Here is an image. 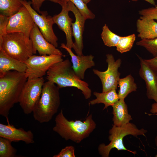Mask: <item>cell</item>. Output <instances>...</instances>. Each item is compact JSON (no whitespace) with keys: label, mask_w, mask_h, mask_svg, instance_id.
Wrapping results in <instances>:
<instances>
[{"label":"cell","mask_w":157,"mask_h":157,"mask_svg":"<svg viewBox=\"0 0 157 157\" xmlns=\"http://www.w3.org/2000/svg\"><path fill=\"white\" fill-rule=\"evenodd\" d=\"M106 62L108 63L107 69L101 71L93 69L94 74L97 76L101 81L102 92H106L113 89H117L121 74L118 71L120 67L122 60L119 58L116 60L112 54L106 55Z\"/></svg>","instance_id":"obj_10"},{"label":"cell","mask_w":157,"mask_h":157,"mask_svg":"<svg viewBox=\"0 0 157 157\" xmlns=\"http://www.w3.org/2000/svg\"><path fill=\"white\" fill-rule=\"evenodd\" d=\"M135 39V34L121 36L116 46L117 50L121 53L130 51L133 46Z\"/></svg>","instance_id":"obj_25"},{"label":"cell","mask_w":157,"mask_h":157,"mask_svg":"<svg viewBox=\"0 0 157 157\" xmlns=\"http://www.w3.org/2000/svg\"><path fill=\"white\" fill-rule=\"evenodd\" d=\"M23 5L28 9L35 24L37 26L45 39L56 47H58V38L54 32L53 26L54 24L52 17L48 15L46 11L38 13L31 6V1H22Z\"/></svg>","instance_id":"obj_9"},{"label":"cell","mask_w":157,"mask_h":157,"mask_svg":"<svg viewBox=\"0 0 157 157\" xmlns=\"http://www.w3.org/2000/svg\"><path fill=\"white\" fill-rule=\"evenodd\" d=\"M67 3H63L61 6L62 9L60 12L54 15L53 19L54 23L56 24L60 29L65 33L66 35V43L67 47L74 49L75 46L72 40V24L73 19L69 15Z\"/></svg>","instance_id":"obj_16"},{"label":"cell","mask_w":157,"mask_h":157,"mask_svg":"<svg viewBox=\"0 0 157 157\" xmlns=\"http://www.w3.org/2000/svg\"><path fill=\"white\" fill-rule=\"evenodd\" d=\"M60 47L65 49L71 56L72 67L76 74L81 79H83L86 71L95 65L93 60L94 56L92 55H76L72 52L71 49L67 47L63 43L61 44Z\"/></svg>","instance_id":"obj_17"},{"label":"cell","mask_w":157,"mask_h":157,"mask_svg":"<svg viewBox=\"0 0 157 157\" xmlns=\"http://www.w3.org/2000/svg\"><path fill=\"white\" fill-rule=\"evenodd\" d=\"M59 89L52 82L47 81L44 83L32 112L35 120L40 123L48 122L57 112L60 105Z\"/></svg>","instance_id":"obj_4"},{"label":"cell","mask_w":157,"mask_h":157,"mask_svg":"<svg viewBox=\"0 0 157 157\" xmlns=\"http://www.w3.org/2000/svg\"><path fill=\"white\" fill-rule=\"evenodd\" d=\"M116 90L115 89H113L108 91L102 92L101 93L94 92L93 94L95 96L96 98L91 100L90 101V104L91 105H94L103 103L105 105L103 109L107 108L109 106H112L119 99Z\"/></svg>","instance_id":"obj_21"},{"label":"cell","mask_w":157,"mask_h":157,"mask_svg":"<svg viewBox=\"0 0 157 157\" xmlns=\"http://www.w3.org/2000/svg\"><path fill=\"white\" fill-rule=\"evenodd\" d=\"M144 60L152 69L157 71V56L151 59H144Z\"/></svg>","instance_id":"obj_33"},{"label":"cell","mask_w":157,"mask_h":157,"mask_svg":"<svg viewBox=\"0 0 157 157\" xmlns=\"http://www.w3.org/2000/svg\"><path fill=\"white\" fill-rule=\"evenodd\" d=\"M29 38L32 42L34 54H36L37 51L40 56H63L60 50L45 39L35 23L30 32Z\"/></svg>","instance_id":"obj_13"},{"label":"cell","mask_w":157,"mask_h":157,"mask_svg":"<svg viewBox=\"0 0 157 157\" xmlns=\"http://www.w3.org/2000/svg\"><path fill=\"white\" fill-rule=\"evenodd\" d=\"M44 83L43 77L27 79L21 92L18 102L25 114L28 115L32 113L40 97Z\"/></svg>","instance_id":"obj_7"},{"label":"cell","mask_w":157,"mask_h":157,"mask_svg":"<svg viewBox=\"0 0 157 157\" xmlns=\"http://www.w3.org/2000/svg\"><path fill=\"white\" fill-rule=\"evenodd\" d=\"M85 3L87 4L89 3L91 0H82Z\"/></svg>","instance_id":"obj_36"},{"label":"cell","mask_w":157,"mask_h":157,"mask_svg":"<svg viewBox=\"0 0 157 157\" xmlns=\"http://www.w3.org/2000/svg\"><path fill=\"white\" fill-rule=\"evenodd\" d=\"M47 0L58 3L61 6L62 4V2L60 0H31L32 7L35 10L40 14L41 12L40 8L42 5L44 1Z\"/></svg>","instance_id":"obj_32"},{"label":"cell","mask_w":157,"mask_h":157,"mask_svg":"<svg viewBox=\"0 0 157 157\" xmlns=\"http://www.w3.org/2000/svg\"><path fill=\"white\" fill-rule=\"evenodd\" d=\"M75 148L72 146H67L63 148L57 154L53 157H75Z\"/></svg>","instance_id":"obj_30"},{"label":"cell","mask_w":157,"mask_h":157,"mask_svg":"<svg viewBox=\"0 0 157 157\" xmlns=\"http://www.w3.org/2000/svg\"><path fill=\"white\" fill-rule=\"evenodd\" d=\"M46 79L56 84L60 89L69 87L77 88L81 91L86 99L91 97L92 91L88 84L76 75L68 59L52 65L47 72Z\"/></svg>","instance_id":"obj_2"},{"label":"cell","mask_w":157,"mask_h":157,"mask_svg":"<svg viewBox=\"0 0 157 157\" xmlns=\"http://www.w3.org/2000/svg\"><path fill=\"white\" fill-rule=\"evenodd\" d=\"M139 14L145 17L157 20V5L154 7L140 10Z\"/></svg>","instance_id":"obj_29"},{"label":"cell","mask_w":157,"mask_h":157,"mask_svg":"<svg viewBox=\"0 0 157 157\" xmlns=\"http://www.w3.org/2000/svg\"><path fill=\"white\" fill-rule=\"evenodd\" d=\"M150 112L152 113L157 114V103L155 102L152 104Z\"/></svg>","instance_id":"obj_34"},{"label":"cell","mask_w":157,"mask_h":157,"mask_svg":"<svg viewBox=\"0 0 157 157\" xmlns=\"http://www.w3.org/2000/svg\"><path fill=\"white\" fill-rule=\"evenodd\" d=\"M26 69L24 63L10 56L0 50V77L12 70L25 73Z\"/></svg>","instance_id":"obj_19"},{"label":"cell","mask_w":157,"mask_h":157,"mask_svg":"<svg viewBox=\"0 0 157 157\" xmlns=\"http://www.w3.org/2000/svg\"><path fill=\"white\" fill-rule=\"evenodd\" d=\"M53 130L66 140H71L77 143L88 137L96 127V124L90 115L84 121H69L66 118L61 109L55 119Z\"/></svg>","instance_id":"obj_3"},{"label":"cell","mask_w":157,"mask_h":157,"mask_svg":"<svg viewBox=\"0 0 157 157\" xmlns=\"http://www.w3.org/2000/svg\"><path fill=\"white\" fill-rule=\"evenodd\" d=\"M27 80L25 73L9 71L0 77V115L8 117L9 111L18 103L22 89Z\"/></svg>","instance_id":"obj_1"},{"label":"cell","mask_w":157,"mask_h":157,"mask_svg":"<svg viewBox=\"0 0 157 157\" xmlns=\"http://www.w3.org/2000/svg\"><path fill=\"white\" fill-rule=\"evenodd\" d=\"M23 0H0V14L10 16L17 13L23 6Z\"/></svg>","instance_id":"obj_23"},{"label":"cell","mask_w":157,"mask_h":157,"mask_svg":"<svg viewBox=\"0 0 157 157\" xmlns=\"http://www.w3.org/2000/svg\"><path fill=\"white\" fill-rule=\"evenodd\" d=\"M136 25L138 36L141 40L157 38V22L154 19L141 16L137 20Z\"/></svg>","instance_id":"obj_18"},{"label":"cell","mask_w":157,"mask_h":157,"mask_svg":"<svg viewBox=\"0 0 157 157\" xmlns=\"http://www.w3.org/2000/svg\"><path fill=\"white\" fill-rule=\"evenodd\" d=\"M9 17L0 14V42L3 35L6 33V28Z\"/></svg>","instance_id":"obj_31"},{"label":"cell","mask_w":157,"mask_h":157,"mask_svg":"<svg viewBox=\"0 0 157 157\" xmlns=\"http://www.w3.org/2000/svg\"><path fill=\"white\" fill-rule=\"evenodd\" d=\"M6 119L7 124H0V137L12 142L22 141L27 144L35 142L33 134L31 130L26 131L22 128L17 129L10 124L8 117Z\"/></svg>","instance_id":"obj_14"},{"label":"cell","mask_w":157,"mask_h":157,"mask_svg":"<svg viewBox=\"0 0 157 157\" xmlns=\"http://www.w3.org/2000/svg\"><path fill=\"white\" fill-rule=\"evenodd\" d=\"M101 36L105 45L110 47H116L121 37L111 31L106 24L103 27Z\"/></svg>","instance_id":"obj_24"},{"label":"cell","mask_w":157,"mask_h":157,"mask_svg":"<svg viewBox=\"0 0 157 157\" xmlns=\"http://www.w3.org/2000/svg\"><path fill=\"white\" fill-rule=\"evenodd\" d=\"M113 125L121 126L129 123L132 119L128 113V107L124 100L119 99L112 106Z\"/></svg>","instance_id":"obj_20"},{"label":"cell","mask_w":157,"mask_h":157,"mask_svg":"<svg viewBox=\"0 0 157 157\" xmlns=\"http://www.w3.org/2000/svg\"><path fill=\"white\" fill-rule=\"evenodd\" d=\"M34 24L30 13L24 6L16 13L10 16L6 28V33L20 32L29 38Z\"/></svg>","instance_id":"obj_11"},{"label":"cell","mask_w":157,"mask_h":157,"mask_svg":"<svg viewBox=\"0 0 157 157\" xmlns=\"http://www.w3.org/2000/svg\"><path fill=\"white\" fill-rule=\"evenodd\" d=\"M147 131L142 128L138 129L134 124L129 123L121 126L113 125L109 131L108 139L110 143L106 145L104 144L99 145L98 150L102 157H108L111 150L115 148L118 150H125L135 154V151L127 149L124 145L123 139L125 136L131 135L135 137L139 135L145 136Z\"/></svg>","instance_id":"obj_6"},{"label":"cell","mask_w":157,"mask_h":157,"mask_svg":"<svg viewBox=\"0 0 157 157\" xmlns=\"http://www.w3.org/2000/svg\"><path fill=\"white\" fill-rule=\"evenodd\" d=\"M155 141H156V146H157V136L156 137V139H155ZM156 157H157V154L156 155Z\"/></svg>","instance_id":"obj_37"},{"label":"cell","mask_w":157,"mask_h":157,"mask_svg":"<svg viewBox=\"0 0 157 157\" xmlns=\"http://www.w3.org/2000/svg\"><path fill=\"white\" fill-rule=\"evenodd\" d=\"M118 85L119 88L118 93L119 99L124 100L129 93L136 91L137 89L134 79L130 74L124 78H120Z\"/></svg>","instance_id":"obj_22"},{"label":"cell","mask_w":157,"mask_h":157,"mask_svg":"<svg viewBox=\"0 0 157 157\" xmlns=\"http://www.w3.org/2000/svg\"><path fill=\"white\" fill-rule=\"evenodd\" d=\"M138 56L140 65L139 74L145 81L147 96L148 99H153L157 103V72L147 64L144 59Z\"/></svg>","instance_id":"obj_15"},{"label":"cell","mask_w":157,"mask_h":157,"mask_svg":"<svg viewBox=\"0 0 157 157\" xmlns=\"http://www.w3.org/2000/svg\"><path fill=\"white\" fill-rule=\"evenodd\" d=\"M6 54L22 62L34 54L32 41L20 32L6 33L0 42V50Z\"/></svg>","instance_id":"obj_5"},{"label":"cell","mask_w":157,"mask_h":157,"mask_svg":"<svg viewBox=\"0 0 157 157\" xmlns=\"http://www.w3.org/2000/svg\"><path fill=\"white\" fill-rule=\"evenodd\" d=\"M62 3L70 1L73 3L79 10L85 19H93L95 17L94 14L88 8L87 4L82 0H60Z\"/></svg>","instance_id":"obj_27"},{"label":"cell","mask_w":157,"mask_h":157,"mask_svg":"<svg viewBox=\"0 0 157 157\" xmlns=\"http://www.w3.org/2000/svg\"><path fill=\"white\" fill-rule=\"evenodd\" d=\"M67 4L68 10L73 13L75 18L74 22L72 24V35L75 39L74 49L77 55H83V34L86 19L73 3L69 1Z\"/></svg>","instance_id":"obj_12"},{"label":"cell","mask_w":157,"mask_h":157,"mask_svg":"<svg viewBox=\"0 0 157 157\" xmlns=\"http://www.w3.org/2000/svg\"><path fill=\"white\" fill-rule=\"evenodd\" d=\"M156 72H157V71Z\"/></svg>","instance_id":"obj_38"},{"label":"cell","mask_w":157,"mask_h":157,"mask_svg":"<svg viewBox=\"0 0 157 157\" xmlns=\"http://www.w3.org/2000/svg\"><path fill=\"white\" fill-rule=\"evenodd\" d=\"M136 44L144 47L154 57L157 56V38L152 39L141 40L136 42Z\"/></svg>","instance_id":"obj_28"},{"label":"cell","mask_w":157,"mask_h":157,"mask_svg":"<svg viewBox=\"0 0 157 157\" xmlns=\"http://www.w3.org/2000/svg\"><path fill=\"white\" fill-rule=\"evenodd\" d=\"M63 60L62 56L60 55L33 54L24 62L26 66V76L27 79L42 77L52 65Z\"/></svg>","instance_id":"obj_8"},{"label":"cell","mask_w":157,"mask_h":157,"mask_svg":"<svg viewBox=\"0 0 157 157\" xmlns=\"http://www.w3.org/2000/svg\"><path fill=\"white\" fill-rule=\"evenodd\" d=\"M131 0L133 1H137L139 0ZM144 0L148 3H150V4L155 6L156 4V3L155 2L154 0Z\"/></svg>","instance_id":"obj_35"},{"label":"cell","mask_w":157,"mask_h":157,"mask_svg":"<svg viewBox=\"0 0 157 157\" xmlns=\"http://www.w3.org/2000/svg\"><path fill=\"white\" fill-rule=\"evenodd\" d=\"M12 142L5 138L0 137V157H14L17 150L11 145Z\"/></svg>","instance_id":"obj_26"}]
</instances>
